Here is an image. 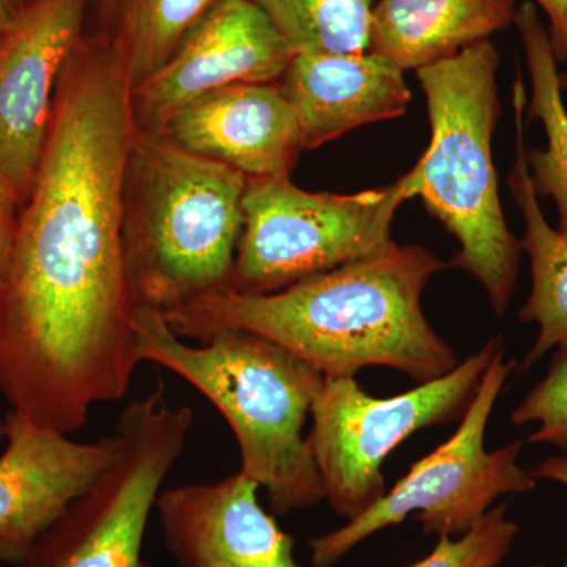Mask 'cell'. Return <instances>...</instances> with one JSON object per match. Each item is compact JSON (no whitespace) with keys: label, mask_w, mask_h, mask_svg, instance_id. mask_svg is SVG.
Returning a JSON list of instances; mask_svg holds the SVG:
<instances>
[{"label":"cell","mask_w":567,"mask_h":567,"mask_svg":"<svg viewBox=\"0 0 567 567\" xmlns=\"http://www.w3.org/2000/svg\"><path fill=\"white\" fill-rule=\"evenodd\" d=\"M136 133L117 44L82 37L0 289V393L13 412L66 435L93 406L121 401L142 363L123 252Z\"/></svg>","instance_id":"cell-1"},{"label":"cell","mask_w":567,"mask_h":567,"mask_svg":"<svg viewBox=\"0 0 567 567\" xmlns=\"http://www.w3.org/2000/svg\"><path fill=\"white\" fill-rule=\"evenodd\" d=\"M446 265L421 246L393 244L278 292L226 289L162 315L183 339L204 342L224 330L262 336L324 379L379 365L432 382L458 363L421 306L425 286Z\"/></svg>","instance_id":"cell-2"},{"label":"cell","mask_w":567,"mask_h":567,"mask_svg":"<svg viewBox=\"0 0 567 567\" xmlns=\"http://www.w3.org/2000/svg\"><path fill=\"white\" fill-rule=\"evenodd\" d=\"M142 363L162 365L196 388L233 429L241 468L267 492L278 516L324 499L306 420L324 377L270 339L224 330L199 346L174 333L162 312L136 308Z\"/></svg>","instance_id":"cell-3"},{"label":"cell","mask_w":567,"mask_h":567,"mask_svg":"<svg viewBox=\"0 0 567 567\" xmlns=\"http://www.w3.org/2000/svg\"><path fill=\"white\" fill-rule=\"evenodd\" d=\"M248 177L163 134L136 133L123 252L136 308L166 312L229 289Z\"/></svg>","instance_id":"cell-4"},{"label":"cell","mask_w":567,"mask_h":567,"mask_svg":"<svg viewBox=\"0 0 567 567\" xmlns=\"http://www.w3.org/2000/svg\"><path fill=\"white\" fill-rule=\"evenodd\" d=\"M498 65V51L486 40L416 71L431 142L404 177L412 199L421 197L458 241L450 265L468 271L502 317L516 289L522 245L507 227L492 152L499 115Z\"/></svg>","instance_id":"cell-5"},{"label":"cell","mask_w":567,"mask_h":567,"mask_svg":"<svg viewBox=\"0 0 567 567\" xmlns=\"http://www.w3.org/2000/svg\"><path fill=\"white\" fill-rule=\"evenodd\" d=\"M193 425L192 406L174 405L164 382L130 402L115 423L114 461L20 567H144L145 529Z\"/></svg>","instance_id":"cell-6"},{"label":"cell","mask_w":567,"mask_h":567,"mask_svg":"<svg viewBox=\"0 0 567 567\" xmlns=\"http://www.w3.org/2000/svg\"><path fill=\"white\" fill-rule=\"evenodd\" d=\"M516 368V360H506L505 349L499 347L457 431L443 445L415 462L409 473L360 517L309 540L311 565L333 567L369 536L401 524L412 513H417L425 535L458 537L475 527L499 496L532 492L536 480L518 465L524 443L486 450L488 420Z\"/></svg>","instance_id":"cell-7"},{"label":"cell","mask_w":567,"mask_h":567,"mask_svg":"<svg viewBox=\"0 0 567 567\" xmlns=\"http://www.w3.org/2000/svg\"><path fill=\"white\" fill-rule=\"evenodd\" d=\"M409 199L405 177L357 194L308 193L289 175L248 178L229 289L278 292L383 251L394 244L395 212Z\"/></svg>","instance_id":"cell-8"},{"label":"cell","mask_w":567,"mask_h":567,"mask_svg":"<svg viewBox=\"0 0 567 567\" xmlns=\"http://www.w3.org/2000/svg\"><path fill=\"white\" fill-rule=\"evenodd\" d=\"M499 339H491L447 374L393 398H374L354 377L324 379L308 434L324 499L347 520L386 494L383 462L409 436L464 416Z\"/></svg>","instance_id":"cell-9"},{"label":"cell","mask_w":567,"mask_h":567,"mask_svg":"<svg viewBox=\"0 0 567 567\" xmlns=\"http://www.w3.org/2000/svg\"><path fill=\"white\" fill-rule=\"evenodd\" d=\"M295 52L251 0H218L162 69L132 91L137 132L162 134L194 100L281 80Z\"/></svg>","instance_id":"cell-10"},{"label":"cell","mask_w":567,"mask_h":567,"mask_svg":"<svg viewBox=\"0 0 567 567\" xmlns=\"http://www.w3.org/2000/svg\"><path fill=\"white\" fill-rule=\"evenodd\" d=\"M89 2L33 0L0 40V177L22 205L43 156L63 69L84 37Z\"/></svg>","instance_id":"cell-11"},{"label":"cell","mask_w":567,"mask_h":567,"mask_svg":"<svg viewBox=\"0 0 567 567\" xmlns=\"http://www.w3.org/2000/svg\"><path fill=\"white\" fill-rule=\"evenodd\" d=\"M0 454V565L21 566L41 536L114 461V432L95 442L43 427L10 410Z\"/></svg>","instance_id":"cell-12"},{"label":"cell","mask_w":567,"mask_h":567,"mask_svg":"<svg viewBox=\"0 0 567 567\" xmlns=\"http://www.w3.org/2000/svg\"><path fill=\"white\" fill-rule=\"evenodd\" d=\"M244 472L215 483L164 488L155 511L164 546L178 567H300L293 537L257 499Z\"/></svg>","instance_id":"cell-13"},{"label":"cell","mask_w":567,"mask_h":567,"mask_svg":"<svg viewBox=\"0 0 567 567\" xmlns=\"http://www.w3.org/2000/svg\"><path fill=\"white\" fill-rule=\"evenodd\" d=\"M162 134L248 178L289 175L303 151L292 104L275 82L207 93L178 111Z\"/></svg>","instance_id":"cell-14"},{"label":"cell","mask_w":567,"mask_h":567,"mask_svg":"<svg viewBox=\"0 0 567 567\" xmlns=\"http://www.w3.org/2000/svg\"><path fill=\"white\" fill-rule=\"evenodd\" d=\"M404 70L374 52H298L282 74L301 148L320 147L369 123L405 114L412 100Z\"/></svg>","instance_id":"cell-15"},{"label":"cell","mask_w":567,"mask_h":567,"mask_svg":"<svg viewBox=\"0 0 567 567\" xmlns=\"http://www.w3.org/2000/svg\"><path fill=\"white\" fill-rule=\"evenodd\" d=\"M518 0H379L369 52L421 70L491 40L516 21Z\"/></svg>","instance_id":"cell-16"},{"label":"cell","mask_w":567,"mask_h":567,"mask_svg":"<svg viewBox=\"0 0 567 567\" xmlns=\"http://www.w3.org/2000/svg\"><path fill=\"white\" fill-rule=\"evenodd\" d=\"M527 89L517 69L513 84L514 132H516V159L511 169V194L524 216L525 235L522 249L528 254L532 268V292L518 320L536 323L539 328L535 346L525 357L522 369L528 371L550 350L567 353V234L559 233L547 223L540 210L539 197L533 188L525 147V110Z\"/></svg>","instance_id":"cell-17"},{"label":"cell","mask_w":567,"mask_h":567,"mask_svg":"<svg viewBox=\"0 0 567 567\" xmlns=\"http://www.w3.org/2000/svg\"><path fill=\"white\" fill-rule=\"evenodd\" d=\"M514 24L520 35L532 82L525 122L539 121L547 134L546 151H527L529 178L537 197H550L557 205L558 230L567 234V110L559 85L558 62L535 3L522 2Z\"/></svg>","instance_id":"cell-18"},{"label":"cell","mask_w":567,"mask_h":567,"mask_svg":"<svg viewBox=\"0 0 567 567\" xmlns=\"http://www.w3.org/2000/svg\"><path fill=\"white\" fill-rule=\"evenodd\" d=\"M218 0H112L115 32L133 89L152 78Z\"/></svg>","instance_id":"cell-19"},{"label":"cell","mask_w":567,"mask_h":567,"mask_svg":"<svg viewBox=\"0 0 567 567\" xmlns=\"http://www.w3.org/2000/svg\"><path fill=\"white\" fill-rule=\"evenodd\" d=\"M295 54H358L369 48L372 0H251Z\"/></svg>","instance_id":"cell-20"},{"label":"cell","mask_w":567,"mask_h":567,"mask_svg":"<svg viewBox=\"0 0 567 567\" xmlns=\"http://www.w3.org/2000/svg\"><path fill=\"white\" fill-rule=\"evenodd\" d=\"M517 535L516 522L506 517V505H499L457 539L440 536L434 550L410 567H498Z\"/></svg>","instance_id":"cell-21"},{"label":"cell","mask_w":567,"mask_h":567,"mask_svg":"<svg viewBox=\"0 0 567 567\" xmlns=\"http://www.w3.org/2000/svg\"><path fill=\"white\" fill-rule=\"evenodd\" d=\"M514 425L536 424L529 442L567 456V353H555L547 375L511 413Z\"/></svg>","instance_id":"cell-22"},{"label":"cell","mask_w":567,"mask_h":567,"mask_svg":"<svg viewBox=\"0 0 567 567\" xmlns=\"http://www.w3.org/2000/svg\"><path fill=\"white\" fill-rule=\"evenodd\" d=\"M21 208L22 204L17 194L0 177V289L9 278Z\"/></svg>","instance_id":"cell-23"},{"label":"cell","mask_w":567,"mask_h":567,"mask_svg":"<svg viewBox=\"0 0 567 567\" xmlns=\"http://www.w3.org/2000/svg\"><path fill=\"white\" fill-rule=\"evenodd\" d=\"M548 20V39L558 63L567 65V0H533Z\"/></svg>","instance_id":"cell-24"},{"label":"cell","mask_w":567,"mask_h":567,"mask_svg":"<svg viewBox=\"0 0 567 567\" xmlns=\"http://www.w3.org/2000/svg\"><path fill=\"white\" fill-rule=\"evenodd\" d=\"M32 2L33 0H0V40L17 28Z\"/></svg>","instance_id":"cell-25"},{"label":"cell","mask_w":567,"mask_h":567,"mask_svg":"<svg viewBox=\"0 0 567 567\" xmlns=\"http://www.w3.org/2000/svg\"><path fill=\"white\" fill-rule=\"evenodd\" d=\"M529 473L535 480L554 481V483L563 484L567 488V456L563 454V456L544 458ZM563 567H567V563Z\"/></svg>","instance_id":"cell-26"},{"label":"cell","mask_w":567,"mask_h":567,"mask_svg":"<svg viewBox=\"0 0 567 567\" xmlns=\"http://www.w3.org/2000/svg\"><path fill=\"white\" fill-rule=\"evenodd\" d=\"M7 436V425H6V417H0V445H2L3 442H6Z\"/></svg>","instance_id":"cell-27"},{"label":"cell","mask_w":567,"mask_h":567,"mask_svg":"<svg viewBox=\"0 0 567 567\" xmlns=\"http://www.w3.org/2000/svg\"><path fill=\"white\" fill-rule=\"evenodd\" d=\"M559 85H561V92L567 95V73L559 74Z\"/></svg>","instance_id":"cell-28"},{"label":"cell","mask_w":567,"mask_h":567,"mask_svg":"<svg viewBox=\"0 0 567 567\" xmlns=\"http://www.w3.org/2000/svg\"><path fill=\"white\" fill-rule=\"evenodd\" d=\"M99 2L102 3V6H104V7H110L112 3V0H99Z\"/></svg>","instance_id":"cell-29"}]
</instances>
